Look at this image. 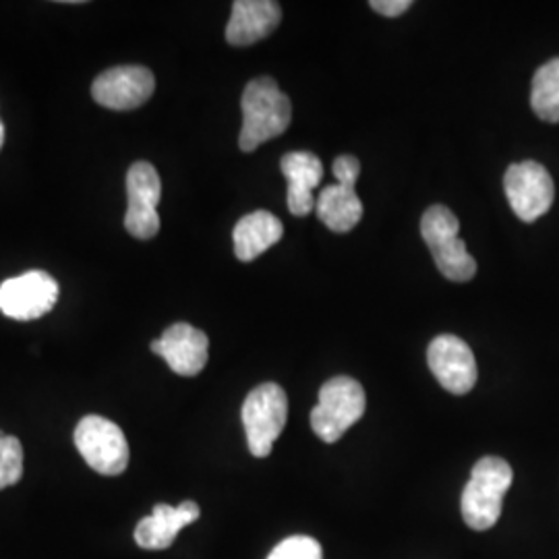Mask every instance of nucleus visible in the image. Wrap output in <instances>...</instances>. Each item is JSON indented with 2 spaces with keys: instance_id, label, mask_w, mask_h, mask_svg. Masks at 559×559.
Returning <instances> with one entry per match:
<instances>
[{
  "instance_id": "19",
  "label": "nucleus",
  "mask_w": 559,
  "mask_h": 559,
  "mask_svg": "<svg viewBox=\"0 0 559 559\" xmlns=\"http://www.w3.org/2000/svg\"><path fill=\"white\" fill-rule=\"evenodd\" d=\"M23 477V445L15 436L0 431V489L17 485Z\"/></svg>"
},
{
  "instance_id": "1",
  "label": "nucleus",
  "mask_w": 559,
  "mask_h": 559,
  "mask_svg": "<svg viewBox=\"0 0 559 559\" xmlns=\"http://www.w3.org/2000/svg\"><path fill=\"white\" fill-rule=\"evenodd\" d=\"M242 129L239 145L242 152H255L261 143L282 135L290 120L293 106L278 83L267 75L249 81L242 92Z\"/></svg>"
},
{
  "instance_id": "9",
  "label": "nucleus",
  "mask_w": 559,
  "mask_h": 559,
  "mask_svg": "<svg viewBox=\"0 0 559 559\" xmlns=\"http://www.w3.org/2000/svg\"><path fill=\"white\" fill-rule=\"evenodd\" d=\"M506 198L512 212L522 222L539 221L549 212L556 198V185L547 168L539 162L512 164L503 177Z\"/></svg>"
},
{
  "instance_id": "10",
  "label": "nucleus",
  "mask_w": 559,
  "mask_h": 559,
  "mask_svg": "<svg viewBox=\"0 0 559 559\" xmlns=\"http://www.w3.org/2000/svg\"><path fill=\"white\" fill-rule=\"evenodd\" d=\"M59 300V282L50 274L32 270L0 284V311L17 321L40 320Z\"/></svg>"
},
{
  "instance_id": "2",
  "label": "nucleus",
  "mask_w": 559,
  "mask_h": 559,
  "mask_svg": "<svg viewBox=\"0 0 559 559\" xmlns=\"http://www.w3.org/2000/svg\"><path fill=\"white\" fill-rule=\"evenodd\" d=\"M512 479V466L503 459L485 456L475 464L462 491V519L473 531H489L500 520Z\"/></svg>"
},
{
  "instance_id": "11",
  "label": "nucleus",
  "mask_w": 559,
  "mask_h": 559,
  "mask_svg": "<svg viewBox=\"0 0 559 559\" xmlns=\"http://www.w3.org/2000/svg\"><path fill=\"white\" fill-rule=\"evenodd\" d=\"M156 78L147 67L122 64L104 71L92 85V96L108 110H135L154 96Z\"/></svg>"
},
{
  "instance_id": "6",
  "label": "nucleus",
  "mask_w": 559,
  "mask_h": 559,
  "mask_svg": "<svg viewBox=\"0 0 559 559\" xmlns=\"http://www.w3.org/2000/svg\"><path fill=\"white\" fill-rule=\"evenodd\" d=\"M81 459L104 477L122 475L129 466V443L117 423L87 415L75 427Z\"/></svg>"
},
{
  "instance_id": "12",
  "label": "nucleus",
  "mask_w": 559,
  "mask_h": 559,
  "mask_svg": "<svg viewBox=\"0 0 559 559\" xmlns=\"http://www.w3.org/2000/svg\"><path fill=\"white\" fill-rule=\"evenodd\" d=\"M427 362L441 388L456 396L468 394L479 378L477 360L471 346L452 334L431 340L427 348Z\"/></svg>"
},
{
  "instance_id": "13",
  "label": "nucleus",
  "mask_w": 559,
  "mask_h": 559,
  "mask_svg": "<svg viewBox=\"0 0 559 559\" xmlns=\"http://www.w3.org/2000/svg\"><path fill=\"white\" fill-rule=\"evenodd\" d=\"M150 348L182 378L200 376L210 357V340L205 336V332L185 321L170 325L160 338L150 344Z\"/></svg>"
},
{
  "instance_id": "20",
  "label": "nucleus",
  "mask_w": 559,
  "mask_h": 559,
  "mask_svg": "<svg viewBox=\"0 0 559 559\" xmlns=\"http://www.w3.org/2000/svg\"><path fill=\"white\" fill-rule=\"evenodd\" d=\"M267 559H323V551L313 537L295 535L278 543Z\"/></svg>"
},
{
  "instance_id": "3",
  "label": "nucleus",
  "mask_w": 559,
  "mask_h": 559,
  "mask_svg": "<svg viewBox=\"0 0 559 559\" xmlns=\"http://www.w3.org/2000/svg\"><path fill=\"white\" fill-rule=\"evenodd\" d=\"M420 235L441 274L452 282H468L477 274V261L460 239V222L445 205H431L420 218Z\"/></svg>"
},
{
  "instance_id": "7",
  "label": "nucleus",
  "mask_w": 559,
  "mask_h": 559,
  "mask_svg": "<svg viewBox=\"0 0 559 559\" xmlns=\"http://www.w3.org/2000/svg\"><path fill=\"white\" fill-rule=\"evenodd\" d=\"M336 185L325 187L316 201L318 218L334 233L353 230L362 218V201L357 195L360 162L355 156H340L332 164Z\"/></svg>"
},
{
  "instance_id": "8",
  "label": "nucleus",
  "mask_w": 559,
  "mask_h": 559,
  "mask_svg": "<svg viewBox=\"0 0 559 559\" xmlns=\"http://www.w3.org/2000/svg\"><path fill=\"white\" fill-rule=\"evenodd\" d=\"M129 205L124 214V228L140 240L154 239L160 233L158 203L162 182L158 170L150 162H135L127 173Z\"/></svg>"
},
{
  "instance_id": "17",
  "label": "nucleus",
  "mask_w": 559,
  "mask_h": 559,
  "mask_svg": "<svg viewBox=\"0 0 559 559\" xmlns=\"http://www.w3.org/2000/svg\"><path fill=\"white\" fill-rule=\"evenodd\" d=\"M284 235V224L270 212L258 210L247 214L235 226L233 240H235V255L240 261H253L274 247Z\"/></svg>"
},
{
  "instance_id": "22",
  "label": "nucleus",
  "mask_w": 559,
  "mask_h": 559,
  "mask_svg": "<svg viewBox=\"0 0 559 559\" xmlns=\"http://www.w3.org/2000/svg\"><path fill=\"white\" fill-rule=\"evenodd\" d=\"M2 143H4V124L0 120V150H2Z\"/></svg>"
},
{
  "instance_id": "15",
  "label": "nucleus",
  "mask_w": 559,
  "mask_h": 559,
  "mask_svg": "<svg viewBox=\"0 0 559 559\" xmlns=\"http://www.w3.org/2000/svg\"><path fill=\"white\" fill-rule=\"evenodd\" d=\"M201 510L195 501H182L180 506H168V503H158L154 506L152 516L140 520L135 528V543L141 549L150 551H160L168 549L180 531L187 524H193L200 520Z\"/></svg>"
},
{
  "instance_id": "4",
  "label": "nucleus",
  "mask_w": 559,
  "mask_h": 559,
  "mask_svg": "<svg viewBox=\"0 0 559 559\" xmlns=\"http://www.w3.org/2000/svg\"><path fill=\"white\" fill-rule=\"evenodd\" d=\"M367 399L359 381L346 376L321 385L320 402L311 411V429L325 443L336 441L365 415Z\"/></svg>"
},
{
  "instance_id": "14",
  "label": "nucleus",
  "mask_w": 559,
  "mask_h": 559,
  "mask_svg": "<svg viewBox=\"0 0 559 559\" xmlns=\"http://www.w3.org/2000/svg\"><path fill=\"white\" fill-rule=\"evenodd\" d=\"M282 21V7L276 0H237L226 25L230 46H251L276 32Z\"/></svg>"
},
{
  "instance_id": "5",
  "label": "nucleus",
  "mask_w": 559,
  "mask_h": 559,
  "mask_svg": "<svg viewBox=\"0 0 559 559\" xmlns=\"http://www.w3.org/2000/svg\"><path fill=\"white\" fill-rule=\"evenodd\" d=\"M242 427L247 445L255 459L272 454L274 441L286 427L288 399L278 383H261L249 392L242 404Z\"/></svg>"
},
{
  "instance_id": "16",
  "label": "nucleus",
  "mask_w": 559,
  "mask_h": 559,
  "mask_svg": "<svg viewBox=\"0 0 559 559\" xmlns=\"http://www.w3.org/2000/svg\"><path fill=\"white\" fill-rule=\"evenodd\" d=\"M282 175L288 180V212L293 216H307L316 210L313 189L321 182L323 166L311 152H288L280 160Z\"/></svg>"
},
{
  "instance_id": "18",
  "label": "nucleus",
  "mask_w": 559,
  "mask_h": 559,
  "mask_svg": "<svg viewBox=\"0 0 559 559\" xmlns=\"http://www.w3.org/2000/svg\"><path fill=\"white\" fill-rule=\"evenodd\" d=\"M531 106L545 122H559V59L549 60L533 78Z\"/></svg>"
},
{
  "instance_id": "21",
  "label": "nucleus",
  "mask_w": 559,
  "mask_h": 559,
  "mask_svg": "<svg viewBox=\"0 0 559 559\" xmlns=\"http://www.w3.org/2000/svg\"><path fill=\"white\" fill-rule=\"evenodd\" d=\"M369 7L385 17H399L413 7V0H371Z\"/></svg>"
}]
</instances>
